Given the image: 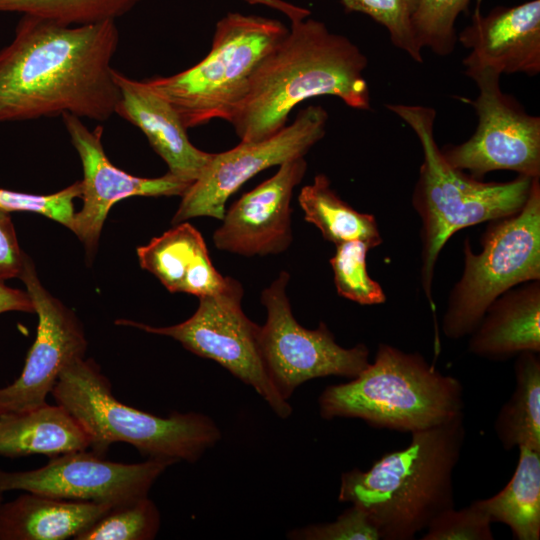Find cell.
<instances>
[{"label": "cell", "instance_id": "1", "mask_svg": "<svg viewBox=\"0 0 540 540\" xmlns=\"http://www.w3.org/2000/svg\"><path fill=\"white\" fill-rule=\"evenodd\" d=\"M116 20L66 25L22 15L0 50V123L64 114L106 121L120 98Z\"/></svg>", "mask_w": 540, "mask_h": 540}, {"label": "cell", "instance_id": "2", "mask_svg": "<svg viewBox=\"0 0 540 540\" xmlns=\"http://www.w3.org/2000/svg\"><path fill=\"white\" fill-rule=\"evenodd\" d=\"M367 64L356 44L323 22L309 17L293 22L259 65L230 123L242 142H255L279 132L293 108L312 97L330 95L351 108L369 110Z\"/></svg>", "mask_w": 540, "mask_h": 540}, {"label": "cell", "instance_id": "3", "mask_svg": "<svg viewBox=\"0 0 540 540\" xmlns=\"http://www.w3.org/2000/svg\"><path fill=\"white\" fill-rule=\"evenodd\" d=\"M411 435L407 447L383 455L370 469L341 475L338 500L363 509L380 539L411 540L454 508L452 477L466 436L464 412Z\"/></svg>", "mask_w": 540, "mask_h": 540}, {"label": "cell", "instance_id": "4", "mask_svg": "<svg viewBox=\"0 0 540 540\" xmlns=\"http://www.w3.org/2000/svg\"><path fill=\"white\" fill-rule=\"evenodd\" d=\"M385 106L413 130L423 151L412 200L422 222L421 283L433 307L434 268L445 243L465 227L518 213L529 196L534 178L518 175L508 182L474 179L444 159L434 137V108L407 104Z\"/></svg>", "mask_w": 540, "mask_h": 540}, {"label": "cell", "instance_id": "5", "mask_svg": "<svg viewBox=\"0 0 540 540\" xmlns=\"http://www.w3.org/2000/svg\"><path fill=\"white\" fill-rule=\"evenodd\" d=\"M324 419L359 418L376 428L417 432L463 412L460 381L444 375L417 352L381 343L373 363L350 382L328 386L320 395Z\"/></svg>", "mask_w": 540, "mask_h": 540}, {"label": "cell", "instance_id": "6", "mask_svg": "<svg viewBox=\"0 0 540 540\" xmlns=\"http://www.w3.org/2000/svg\"><path fill=\"white\" fill-rule=\"evenodd\" d=\"M51 393L86 430L91 451L101 456L113 443L124 442L148 458L193 463L221 438L219 428L203 414L160 417L120 402L92 359L83 357L65 367Z\"/></svg>", "mask_w": 540, "mask_h": 540}, {"label": "cell", "instance_id": "7", "mask_svg": "<svg viewBox=\"0 0 540 540\" xmlns=\"http://www.w3.org/2000/svg\"><path fill=\"white\" fill-rule=\"evenodd\" d=\"M288 31L276 19L227 13L217 22L211 49L200 62L144 81L173 106L187 129L214 119L231 122L259 65Z\"/></svg>", "mask_w": 540, "mask_h": 540}, {"label": "cell", "instance_id": "8", "mask_svg": "<svg viewBox=\"0 0 540 540\" xmlns=\"http://www.w3.org/2000/svg\"><path fill=\"white\" fill-rule=\"evenodd\" d=\"M475 253L463 244L462 275L450 292L442 330L450 339L470 335L486 309L501 294L525 282L540 280V182L532 180L522 209L490 221Z\"/></svg>", "mask_w": 540, "mask_h": 540}, {"label": "cell", "instance_id": "9", "mask_svg": "<svg viewBox=\"0 0 540 540\" xmlns=\"http://www.w3.org/2000/svg\"><path fill=\"white\" fill-rule=\"evenodd\" d=\"M241 283L226 277L214 294L199 297V305L187 320L172 326L155 327L120 319L119 325L168 336L188 351L219 363L244 384L251 386L280 418H287L292 407L274 387L264 365L260 347V326L242 309Z\"/></svg>", "mask_w": 540, "mask_h": 540}, {"label": "cell", "instance_id": "10", "mask_svg": "<svg viewBox=\"0 0 540 540\" xmlns=\"http://www.w3.org/2000/svg\"><path fill=\"white\" fill-rule=\"evenodd\" d=\"M289 279V273L281 271L262 291L267 319L259 332L267 373L286 401L308 380L327 376L354 378L370 363L365 344L343 348L324 322L313 330L297 322L287 295Z\"/></svg>", "mask_w": 540, "mask_h": 540}, {"label": "cell", "instance_id": "11", "mask_svg": "<svg viewBox=\"0 0 540 540\" xmlns=\"http://www.w3.org/2000/svg\"><path fill=\"white\" fill-rule=\"evenodd\" d=\"M475 81L478 96L465 99L475 109V133L459 145L441 149L452 167L480 180L495 170H511L530 178L540 177V117L524 110L502 92L500 74L490 69L465 71Z\"/></svg>", "mask_w": 540, "mask_h": 540}, {"label": "cell", "instance_id": "12", "mask_svg": "<svg viewBox=\"0 0 540 540\" xmlns=\"http://www.w3.org/2000/svg\"><path fill=\"white\" fill-rule=\"evenodd\" d=\"M327 111L320 105L301 109L290 125L273 136L242 142L214 153L198 178L183 194L172 218L176 225L196 217L221 220L226 202L244 183L273 166L304 157L326 134Z\"/></svg>", "mask_w": 540, "mask_h": 540}, {"label": "cell", "instance_id": "13", "mask_svg": "<svg viewBox=\"0 0 540 540\" xmlns=\"http://www.w3.org/2000/svg\"><path fill=\"white\" fill-rule=\"evenodd\" d=\"M174 464L148 458L120 463L93 451H75L51 457L40 468L6 471L0 468V501L10 491L118 506L148 493L159 476Z\"/></svg>", "mask_w": 540, "mask_h": 540}, {"label": "cell", "instance_id": "14", "mask_svg": "<svg viewBox=\"0 0 540 540\" xmlns=\"http://www.w3.org/2000/svg\"><path fill=\"white\" fill-rule=\"evenodd\" d=\"M19 278L38 315V327L22 373L12 384L0 388V414L25 411L46 403L60 373L83 358L87 347L80 322L42 286L27 255Z\"/></svg>", "mask_w": 540, "mask_h": 540}, {"label": "cell", "instance_id": "15", "mask_svg": "<svg viewBox=\"0 0 540 540\" xmlns=\"http://www.w3.org/2000/svg\"><path fill=\"white\" fill-rule=\"evenodd\" d=\"M83 168V205L74 213L71 231L82 241L87 253L97 248L104 221L111 207L133 196H183L192 184L170 172L156 178L133 176L111 163L102 145L103 127L90 130L74 115L61 116Z\"/></svg>", "mask_w": 540, "mask_h": 540}, {"label": "cell", "instance_id": "16", "mask_svg": "<svg viewBox=\"0 0 540 540\" xmlns=\"http://www.w3.org/2000/svg\"><path fill=\"white\" fill-rule=\"evenodd\" d=\"M306 170L304 157L292 159L244 193L225 211L221 225L214 231L215 247L245 257L285 252L293 241L292 194Z\"/></svg>", "mask_w": 540, "mask_h": 540}, {"label": "cell", "instance_id": "17", "mask_svg": "<svg viewBox=\"0 0 540 540\" xmlns=\"http://www.w3.org/2000/svg\"><path fill=\"white\" fill-rule=\"evenodd\" d=\"M457 41L471 50L463 59L465 71L486 68L500 75L536 76L540 72V0L498 6L487 15L480 12L478 2Z\"/></svg>", "mask_w": 540, "mask_h": 540}, {"label": "cell", "instance_id": "18", "mask_svg": "<svg viewBox=\"0 0 540 540\" xmlns=\"http://www.w3.org/2000/svg\"><path fill=\"white\" fill-rule=\"evenodd\" d=\"M120 91L115 114L139 128L171 174L193 183L213 153L195 147L173 106L144 80L132 79L113 69Z\"/></svg>", "mask_w": 540, "mask_h": 540}, {"label": "cell", "instance_id": "19", "mask_svg": "<svg viewBox=\"0 0 540 540\" xmlns=\"http://www.w3.org/2000/svg\"><path fill=\"white\" fill-rule=\"evenodd\" d=\"M137 256L140 266L172 293L199 298L216 293L226 280L213 266L201 233L186 221L138 247Z\"/></svg>", "mask_w": 540, "mask_h": 540}, {"label": "cell", "instance_id": "20", "mask_svg": "<svg viewBox=\"0 0 540 540\" xmlns=\"http://www.w3.org/2000/svg\"><path fill=\"white\" fill-rule=\"evenodd\" d=\"M470 353L504 360L540 352V280L515 286L497 297L470 334Z\"/></svg>", "mask_w": 540, "mask_h": 540}, {"label": "cell", "instance_id": "21", "mask_svg": "<svg viewBox=\"0 0 540 540\" xmlns=\"http://www.w3.org/2000/svg\"><path fill=\"white\" fill-rule=\"evenodd\" d=\"M113 507L25 492L0 501V540L75 539Z\"/></svg>", "mask_w": 540, "mask_h": 540}, {"label": "cell", "instance_id": "22", "mask_svg": "<svg viewBox=\"0 0 540 540\" xmlns=\"http://www.w3.org/2000/svg\"><path fill=\"white\" fill-rule=\"evenodd\" d=\"M90 437L63 406L38 407L0 414V456L8 458L42 454L55 457L84 451Z\"/></svg>", "mask_w": 540, "mask_h": 540}, {"label": "cell", "instance_id": "23", "mask_svg": "<svg viewBox=\"0 0 540 540\" xmlns=\"http://www.w3.org/2000/svg\"><path fill=\"white\" fill-rule=\"evenodd\" d=\"M513 477L496 495L473 501L490 521L506 524L518 540L540 539V450L521 445Z\"/></svg>", "mask_w": 540, "mask_h": 540}, {"label": "cell", "instance_id": "24", "mask_svg": "<svg viewBox=\"0 0 540 540\" xmlns=\"http://www.w3.org/2000/svg\"><path fill=\"white\" fill-rule=\"evenodd\" d=\"M298 202L304 219L315 225L325 240L335 245L362 241L371 249L382 243L375 217L355 210L342 200L324 174H317L313 183L301 189Z\"/></svg>", "mask_w": 540, "mask_h": 540}, {"label": "cell", "instance_id": "25", "mask_svg": "<svg viewBox=\"0 0 540 540\" xmlns=\"http://www.w3.org/2000/svg\"><path fill=\"white\" fill-rule=\"evenodd\" d=\"M539 353L518 354L516 385L494 422L495 433L505 450L525 445L540 450V358Z\"/></svg>", "mask_w": 540, "mask_h": 540}, {"label": "cell", "instance_id": "26", "mask_svg": "<svg viewBox=\"0 0 540 540\" xmlns=\"http://www.w3.org/2000/svg\"><path fill=\"white\" fill-rule=\"evenodd\" d=\"M142 0H0V13H20L66 25L116 20Z\"/></svg>", "mask_w": 540, "mask_h": 540}, {"label": "cell", "instance_id": "27", "mask_svg": "<svg viewBox=\"0 0 540 540\" xmlns=\"http://www.w3.org/2000/svg\"><path fill=\"white\" fill-rule=\"evenodd\" d=\"M159 527V510L144 496L111 508L74 540H151Z\"/></svg>", "mask_w": 540, "mask_h": 540}, {"label": "cell", "instance_id": "28", "mask_svg": "<svg viewBox=\"0 0 540 540\" xmlns=\"http://www.w3.org/2000/svg\"><path fill=\"white\" fill-rule=\"evenodd\" d=\"M347 12H358L385 27L391 43L413 61L423 62L414 30V18L422 0H340Z\"/></svg>", "mask_w": 540, "mask_h": 540}, {"label": "cell", "instance_id": "29", "mask_svg": "<svg viewBox=\"0 0 540 540\" xmlns=\"http://www.w3.org/2000/svg\"><path fill=\"white\" fill-rule=\"evenodd\" d=\"M370 247L362 241L336 245L330 259L334 284L339 296L361 305H376L386 301L378 282L367 271L366 257Z\"/></svg>", "mask_w": 540, "mask_h": 540}, {"label": "cell", "instance_id": "30", "mask_svg": "<svg viewBox=\"0 0 540 540\" xmlns=\"http://www.w3.org/2000/svg\"><path fill=\"white\" fill-rule=\"evenodd\" d=\"M470 0H422L414 18L416 39L436 55H450L457 43L455 23Z\"/></svg>", "mask_w": 540, "mask_h": 540}, {"label": "cell", "instance_id": "31", "mask_svg": "<svg viewBox=\"0 0 540 540\" xmlns=\"http://www.w3.org/2000/svg\"><path fill=\"white\" fill-rule=\"evenodd\" d=\"M82 193L81 181L48 195H37L0 189V208L8 212L26 211L44 215L71 228L74 218V198Z\"/></svg>", "mask_w": 540, "mask_h": 540}, {"label": "cell", "instance_id": "32", "mask_svg": "<svg viewBox=\"0 0 540 540\" xmlns=\"http://www.w3.org/2000/svg\"><path fill=\"white\" fill-rule=\"evenodd\" d=\"M492 522L473 503L460 510L448 509L434 518L422 540H493Z\"/></svg>", "mask_w": 540, "mask_h": 540}, {"label": "cell", "instance_id": "33", "mask_svg": "<svg viewBox=\"0 0 540 540\" xmlns=\"http://www.w3.org/2000/svg\"><path fill=\"white\" fill-rule=\"evenodd\" d=\"M288 538L299 540H379L380 536L363 509L352 505L335 521L293 529Z\"/></svg>", "mask_w": 540, "mask_h": 540}, {"label": "cell", "instance_id": "34", "mask_svg": "<svg viewBox=\"0 0 540 540\" xmlns=\"http://www.w3.org/2000/svg\"><path fill=\"white\" fill-rule=\"evenodd\" d=\"M25 256L20 249L10 212L0 208V281L19 277Z\"/></svg>", "mask_w": 540, "mask_h": 540}, {"label": "cell", "instance_id": "35", "mask_svg": "<svg viewBox=\"0 0 540 540\" xmlns=\"http://www.w3.org/2000/svg\"><path fill=\"white\" fill-rule=\"evenodd\" d=\"M9 311L34 312V306L27 292L7 287L0 281V314Z\"/></svg>", "mask_w": 540, "mask_h": 540}, {"label": "cell", "instance_id": "36", "mask_svg": "<svg viewBox=\"0 0 540 540\" xmlns=\"http://www.w3.org/2000/svg\"><path fill=\"white\" fill-rule=\"evenodd\" d=\"M252 5H264L269 8L278 10L286 15L291 23L303 20L311 15V11L307 8L300 7L284 0H244Z\"/></svg>", "mask_w": 540, "mask_h": 540}]
</instances>
